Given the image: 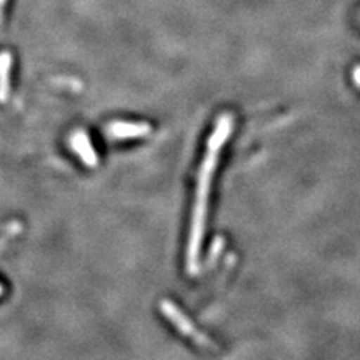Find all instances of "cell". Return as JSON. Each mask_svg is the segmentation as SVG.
I'll return each instance as SVG.
<instances>
[{"label":"cell","mask_w":360,"mask_h":360,"mask_svg":"<svg viewBox=\"0 0 360 360\" xmlns=\"http://www.w3.org/2000/svg\"><path fill=\"white\" fill-rule=\"evenodd\" d=\"M231 129H233L231 116H229V115L222 116L217 123L215 131H213L210 135L206 155H205V158H202V162L200 167L198 177H197V186H195L193 221H191V233H189L188 248H186V267H188L189 274H195L198 269L201 243H202V238H205V231H206L207 202H209V195H210L212 179L217 170L222 146L230 137Z\"/></svg>","instance_id":"cell-1"},{"label":"cell","mask_w":360,"mask_h":360,"mask_svg":"<svg viewBox=\"0 0 360 360\" xmlns=\"http://www.w3.org/2000/svg\"><path fill=\"white\" fill-rule=\"evenodd\" d=\"M161 311L164 314V317L167 320H170L173 323L174 328L180 333L185 335L186 338H189L191 341H194L198 347L205 348V350H212V352L218 350V347L213 344L205 333H201L195 328V326L189 321V319L186 317V315L174 305V303H172L170 300L161 302Z\"/></svg>","instance_id":"cell-2"},{"label":"cell","mask_w":360,"mask_h":360,"mask_svg":"<svg viewBox=\"0 0 360 360\" xmlns=\"http://www.w3.org/2000/svg\"><path fill=\"white\" fill-rule=\"evenodd\" d=\"M152 132L149 123L143 122H112L107 128V134L111 139L127 140V139H140L146 137Z\"/></svg>","instance_id":"cell-3"},{"label":"cell","mask_w":360,"mask_h":360,"mask_svg":"<svg viewBox=\"0 0 360 360\" xmlns=\"http://www.w3.org/2000/svg\"><path fill=\"white\" fill-rule=\"evenodd\" d=\"M71 148L72 150L80 156V160L87 167L98 165V153L95 152L92 141L87 137V134L83 131H77L71 137Z\"/></svg>","instance_id":"cell-4"},{"label":"cell","mask_w":360,"mask_h":360,"mask_svg":"<svg viewBox=\"0 0 360 360\" xmlns=\"http://www.w3.org/2000/svg\"><path fill=\"white\" fill-rule=\"evenodd\" d=\"M11 68H13V56L9 51L0 54V103H6L11 92Z\"/></svg>","instance_id":"cell-5"},{"label":"cell","mask_w":360,"mask_h":360,"mask_svg":"<svg viewBox=\"0 0 360 360\" xmlns=\"http://www.w3.org/2000/svg\"><path fill=\"white\" fill-rule=\"evenodd\" d=\"M6 5V0H0V27H2V22H4V9Z\"/></svg>","instance_id":"cell-6"},{"label":"cell","mask_w":360,"mask_h":360,"mask_svg":"<svg viewBox=\"0 0 360 360\" xmlns=\"http://www.w3.org/2000/svg\"><path fill=\"white\" fill-rule=\"evenodd\" d=\"M2 292H4V287H2V285H0V295H2Z\"/></svg>","instance_id":"cell-7"}]
</instances>
